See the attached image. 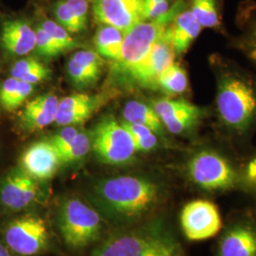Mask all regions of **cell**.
Wrapping results in <instances>:
<instances>
[{"mask_svg": "<svg viewBox=\"0 0 256 256\" xmlns=\"http://www.w3.org/2000/svg\"><path fill=\"white\" fill-rule=\"evenodd\" d=\"M68 6L74 12L79 28L82 32L86 28L88 21V0H66Z\"/></svg>", "mask_w": 256, "mask_h": 256, "instance_id": "obj_34", "label": "cell"}, {"mask_svg": "<svg viewBox=\"0 0 256 256\" xmlns=\"http://www.w3.org/2000/svg\"><path fill=\"white\" fill-rule=\"evenodd\" d=\"M0 42L10 54L27 55L36 50V30L24 20H8L1 28Z\"/></svg>", "mask_w": 256, "mask_h": 256, "instance_id": "obj_16", "label": "cell"}, {"mask_svg": "<svg viewBox=\"0 0 256 256\" xmlns=\"http://www.w3.org/2000/svg\"><path fill=\"white\" fill-rule=\"evenodd\" d=\"M190 10L202 28L220 26V16L216 0H192Z\"/></svg>", "mask_w": 256, "mask_h": 256, "instance_id": "obj_25", "label": "cell"}, {"mask_svg": "<svg viewBox=\"0 0 256 256\" xmlns=\"http://www.w3.org/2000/svg\"><path fill=\"white\" fill-rule=\"evenodd\" d=\"M79 131L74 126H66L60 132L50 138V142L54 147L58 156L61 155L68 146Z\"/></svg>", "mask_w": 256, "mask_h": 256, "instance_id": "obj_33", "label": "cell"}, {"mask_svg": "<svg viewBox=\"0 0 256 256\" xmlns=\"http://www.w3.org/2000/svg\"><path fill=\"white\" fill-rule=\"evenodd\" d=\"M170 10V4L168 0L160 1L154 4L144 5L142 9L144 21L154 20L165 14Z\"/></svg>", "mask_w": 256, "mask_h": 256, "instance_id": "obj_35", "label": "cell"}, {"mask_svg": "<svg viewBox=\"0 0 256 256\" xmlns=\"http://www.w3.org/2000/svg\"><path fill=\"white\" fill-rule=\"evenodd\" d=\"M59 99L54 94H46L28 102L21 114L22 126L28 131H36L55 122Z\"/></svg>", "mask_w": 256, "mask_h": 256, "instance_id": "obj_17", "label": "cell"}, {"mask_svg": "<svg viewBox=\"0 0 256 256\" xmlns=\"http://www.w3.org/2000/svg\"><path fill=\"white\" fill-rule=\"evenodd\" d=\"M0 256H10L9 250L4 247L2 244H0Z\"/></svg>", "mask_w": 256, "mask_h": 256, "instance_id": "obj_37", "label": "cell"}, {"mask_svg": "<svg viewBox=\"0 0 256 256\" xmlns=\"http://www.w3.org/2000/svg\"><path fill=\"white\" fill-rule=\"evenodd\" d=\"M180 248L164 225L152 223L110 236L90 256H174Z\"/></svg>", "mask_w": 256, "mask_h": 256, "instance_id": "obj_2", "label": "cell"}, {"mask_svg": "<svg viewBox=\"0 0 256 256\" xmlns=\"http://www.w3.org/2000/svg\"><path fill=\"white\" fill-rule=\"evenodd\" d=\"M174 256H184V254H183V252H182V250L180 248V250H178V252L174 254Z\"/></svg>", "mask_w": 256, "mask_h": 256, "instance_id": "obj_39", "label": "cell"}, {"mask_svg": "<svg viewBox=\"0 0 256 256\" xmlns=\"http://www.w3.org/2000/svg\"><path fill=\"white\" fill-rule=\"evenodd\" d=\"M144 1V5H149V4H154V3H158L160 1H164V0H142Z\"/></svg>", "mask_w": 256, "mask_h": 256, "instance_id": "obj_38", "label": "cell"}, {"mask_svg": "<svg viewBox=\"0 0 256 256\" xmlns=\"http://www.w3.org/2000/svg\"><path fill=\"white\" fill-rule=\"evenodd\" d=\"M220 256H256V230L244 224L230 228L220 240Z\"/></svg>", "mask_w": 256, "mask_h": 256, "instance_id": "obj_18", "label": "cell"}, {"mask_svg": "<svg viewBox=\"0 0 256 256\" xmlns=\"http://www.w3.org/2000/svg\"><path fill=\"white\" fill-rule=\"evenodd\" d=\"M57 221L61 236L72 248L88 247L101 236L99 212L78 198H68L61 204Z\"/></svg>", "mask_w": 256, "mask_h": 256, "instance_id": "obj_5", "label": "cell"}, {"mask_svg": "<svg viewBox=\"0 0 256 256\" xmlns=\"http://www.w3.org/2000/svg\"><path fill=\"white\" fill-rule=\"evenodd\" d=\"M40 27L42 28L46 34L52 37V39L61 48L63 52L72 50L78 46L77 42L70 36V32H68L60 24L52 20H46L41 23Z\"/></svg>", "mask_w": 256, "mask_h": 256, "instance_id": "obj_27", "label": "cell"}, {"mask_svg": "<svg viewBox=\"0 0 256 256\" xmlns=\"http://www.w3.org/2000/svg\"><path fill=\"white\" fill-rule=\"evenodd\" d=\"M34 84L19 81L10 76L0 86L1 108L6 111L18 108L34 92Z\"/></svg>", "mask_w": 256, "mask_h": 256, "instance_id": "obj_22", "label": "cell"}, {"mask_svg": "<svg viewBox=\"0 0 256 256\" xmlns=\"http://www.w3.org/2000/svg\"><path fill=\"white\" fill-rule=\"evenodd\" d=\"M153 108L170 133L180 135L192 129L202 117L200 108L185 100L160 99L154 102Z\"/></svg>", "mask_w": 256, "mask_h": 256, "instance_id": "obj_12", "label": "cell"}, {"mask_svg": "<svg viewBox=\"0 0 256 256\" xmlns=\"http://www.w3.org/2000/svg\"><path fill=\"white\" fill-rule=\"evenodd\" d=\"M202 25L194 18L190 10L178 12L171 26V39L174 54H182L200 36Z\"/></svg>", "mask_w": 256, "mask_h": 256, "instance_id": "obj_19", "label": "cell"}, {"mask_svg": "<svg viewBox=\"0 0 256 256\" xmlns=\"http://www.w3.org/2000/svg\"><path fill=\"white\" fill-rule=\"evenodd\" d=\"M22 170L36 182L52 178L61 164L50 140H40L28 147L21 156Z\"/></svg>", "mask_w": 256, "mask_h": 256, "instance_id": "obj_14", "label": "cell"}, {"mask_svg": "<svg viewBox=\"0 0 256 256\" xmlns=\"http://www.w3.org/2000/svg\"><path fill=\"white\" fill-rule=\"evenodd\" d=\"M8 247L16 254L36 256L46 248L48 232L46 223L41 218L32 214L12 220L5 232Z\"/></svg>", "mask_w": 256, "mask_h": 256, "instance_id": "obj_8", "label": "cell"}, {"mask_svg": "<svg viewBox=\"0 0 256 256\" xmlns=\"http://www.w3.org/2000/svg\"><path fill=\"white\" fill-rule=\"evenodd\" d=\"M37 182L22 169L10 173L0 186V202L10 210H23L36 200Z\"/></svg>", "mask_w": 256, "mask_h": 256, "instance_id": "obj_13", "label": "cell"}, {"mask_svg": "<svg viewBox=\"0 0 256 256\" xmlns=\"http://www.w3.org/2000/svg\"><path fill=\"white\" fill-rule=\"evenodd\" d=\"M247 176L250 182L256 183V158L248 165Z\"/></svg>", "mask_w": 256, "mask_h": 256, "instance_id": "obj_36", "label": "cell"}, {"mask_svg": "<svg viewBox=\"0 0 256 256\" xmlns=\"http://www.w3.org/2000/svg\"><path fill=\"white\" fill-rule=\"evenodd\" d=\"M54 14L58 24L64 27L68 32L72 34L81 32L79 25L74 18V12L70 8L66 0H60L56 3Z\"/></svg>", "mask_w": 256, "mask_h": 256, "instance_id": "obj_29", "label": "cell"}, {"mask_svg": "<svg viewBox=\"0 0 256 256\" xmlns=\"http://www.w3.org/2000/svg\"><path fill=\"white\" fill-rule=\"evenodd\" d=\"M124 34L116 28L102 25L95 36L97 54L113 63L120 58Z\"/></svg>", "mask_w": 256, "mask_h": 256, "instance_id": "obj_21", "label": "cell"}, {"mask_svg": "<svg viewBox=\"0 0 256 256\" xmlns=\"http://www.w3.org/2000/svg\"><path fill=\"white\" fill-rule=\"evenodd\" d=\"M188 174L196 186L209 192L229 190L236 182L229 162L212 150H202L192 156L188 162Z\"/></svg>", "mask_w": 256, "mask_h": 256, "instance_id": "obj_7", "label": "cell"}, {"mask_svg": "<svg viewBox=\"0 0 256 256\" xmlns=\"http://www.w3.org/2000/svg\"><path fill=\"white\" fill-rule=\"evenodd\" d=\"M90 140L94 154L106 164H128L137 152L128 130L112 116L106 117L96 126Z\"/></svg>", "mask_w": 256, "mask_h": 256, "instance_id": "obj_6", "label": "cell"}, {"mask_svg": "<svg viewBox=\"0 0 256 256\" xmlns=\"http://www.w3.org/2000/svg\"><path fill=\"white\" fill-rule=\"evenodd\" d=\"M68 74L72 82L79 86H88L97 82L100 76L82 66V64L76 62L74 59H70L68 64Z\"/></svg>", "mask_w": 256, "mask_h": 256, "instance_id": "obj_28", "label": "cell"}, {"mask_svg": "<svg viewBox=\"0 0 256 256\" xmlns=\"http://www.w3.org/2000/svg\"><path fill=\"white\" fill-rule=\"evenodd\" d=\"M92 9L96 21L116 28L124 34L144 21L142 0H93Z\"/></svg>", "mask_w": 256, "mask_h": 256, "instance_id": "obj_11", "label": "cell"}, {"mask_svg": "<svg viewBox=\"0 0 256 256\" xmlns=\"http://www.w3.org/2000/svg\"><path fill=\"white\" fill-rule=\"evenodd\" d=\"M36 48L39 54L46 58H52L63 54L61 48L57 46V44L52 39V37L50 36L40 26L36 30Z\"/></svg>", "mask_w": 256, "mask_h": 256, "instance_id": "obj_30", "label": "cell"}, {"mask_svg": "<svg viewBox=\"0 0 256 256\" xmlns=\"http://www.w3.org/2000/svg\"><path fill=\"white\" fill-rule=\"evenodd\" d=\"M104 102V97L100 95L74 94L66 96L59 100L55 122L64 126L84 124L100 110Z\"/></svg>", "mask_w": 256, "mask_h": 256, "instance_id": "obj_15", "label": "cell"}, {"mask_svg": "<svg viewBox=\"0 0 256 256\" xmlns=\"http://www.w3.org/2000/svg\"><path fill=\"white\" fill-rule=\"evenodd\" d=\"M182 6V2L178 1L162 16L142 21L129 30L124 36L120 58L113 63L114 74L128 79L148 55L156 41L164 34L170 22L178 16Z\"/></svg>", "mask_w": 256, "mask_h": 256, "instance_id": "obj_3", "label": "cell"}, {"mask_svg": "<svg viewBox=\"0 0 256 256\" xmlns=\"http://www.w3.org/2000/svg\"><path fill=\"white\" fill-rule=\"evenodd\" d=\"M92 149L90 136L84 132H78L72 144L59 156L61 164L74 162L82 158Z\"/></svg>", "mask_w": 256, "mask_h": 256, "instance_id": "obj_26", "label": "cell"}, {"mask_svg": "<svg viewBox=\"0 0 256 256\" xmlns=\"http://www.w3.org/2000/svg\"><path fill=\"white\" fill-rule=\"evenodd\" d=\"M180 225L185 238L190 241H203L214 238L222 227L218 206L207 200L188 202L180 212Z\"/></svg>", "mask_w": 256, "mask_h": 256, "instance_id": "obj_9", "label": "cell"}, {"mask_svg": "<svg viewBox=\"0 0 256 256\" xmlns=\"http://www.w3.org/2000/svg\"><path fill=\"white\" fill-rule=\"evenodd\" d=\"M124 120L144 126L150 128L156 135H164V124L153 108L138 101H130L122 110Z\"/></svg>", "mask_w": 256, "mask_h": 256, "instance_id": "obj_20", "label": "cell"}, {"mask_svg": "<svg viewBox=\"0 0 256 256\" xmlns=\"http://www.w3.org/2000/svg\"><path fill=\"white\" fill-rule=\"evenodd\" d=\"M216 108L221 122L234 131H245L256 117V93L252 86L234 74L221 76Z\"/></svg>", "mask_w": 256, "mask_h": 256, "instance_id": "obj_4", "label": "cell"}, {"mask_svg": "<svg viewBox=\"0 0 256 256\" xmlns=\"http://www.w3.org/2000/svg\"><path fill=\"white\" fill-rule=\"evenodd\" d=\"M72 59L93 74L101 76L104 62L101 56L97 52L92 50H80L72 56Z\"/></svg>", "mask_w": 256, "mask_h": 256, "instance_id": "obj_31", "label": "cell"}, {"mask_svg": "<svg viewBox=\"0 0 256 256\" xmlns=\"http://www.w3.org/2000/svg\"><path fill=\"white\" fill-rule=\"evenodd\" d=\"M120 124L130 134L137 152H150L158 146V136L150 128L126 120Z\"/></svg>", "mask_w": 256, "mask_h": 256, "instance_id": "obj_24", "label": "cell"}, {"mask_svg": "<svg viewBox=\"0 0 256 256\" xmlns=\"http://www.w3.org/2000/svg\"><path fill=\"white\" fill-rule=\"evenodd\" d=\"M241 48L256 66V18L250 21L240 41Z\"/></svg>", "mask_w": 256, "mask_h": 256, "instance_id": "obj_32", "label": "cell"}, {"mask_svg": "<svg viewBox=\"0 0 256 256\" xmlns=\"http://www.w3.org/2000/svg\"><path fill=\"white\" fill-rule=\"evenodd\" d=\"M174 50L171 39V26L165 30L144 61L129 75L130 80L146 88H156L158 79L167 66L174 63Z\"/></svg>", "mask_w": 256, "mask_h": 256, "instance_id": "obj_10", "label": "cell"}, {"mask_svg": "<svg viewBox=\"0 0 256 256\" xmlns=\"http://www.w3.org/2000/svg\"><path fill=\"white\" fill-rule=\"evenodd\" d=\"M158 88L169 95L182 94L188 88V77L185 70L180 64L172 63L160 75Z\"/></svg>", "mask_w": 256, "mask_h": 256, "instance_id": "obj_23", "label": "cell"}, {"mask_svg": "<svg viewBox=\"0 0 256 256\" xmlns=\"http://www.w3.org/2000/svg\"><path fill=\"white\" fill-rule=\"evenodd\" d=\"M92 196L98 208L110 218L128 222L144 216L155 207L160 188L144 178L120 176L96 183Z\"/></svg>", "mask_w": 256, "mask_h": 256, "instance_id": "obj_1", "label": "cell"}]
</instances>
